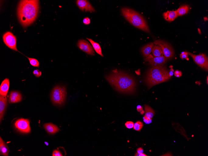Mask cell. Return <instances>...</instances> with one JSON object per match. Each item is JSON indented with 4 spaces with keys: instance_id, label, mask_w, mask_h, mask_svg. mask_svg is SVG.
Instances as JSON below:
<instances>
[{
    "instance_id": "cell-1",
    "label": "cell",
    "mask_w": 208,
    "mask_h": 156,
    "mask_svg": "<svg viewBox=\"0 0 208 156\" xmlns=\"http://www.w3.org/2000/svg\"><path fill=\"white\" fill-rule=\"evenodd\" d=\"M107 81L119 92L125 93H133L136 88V82L131 76L117 69L113 71L106 76Z\"/></svg>"
},
{
    "instance_id": "cell-2",
    "label": "cell",
    "mask_w": 208,
    "mask_h": 156,
    "mask_svg": "<svg viewBox=\"0 0 208 156\" xmlns=\"http://www.w3.org/2000/svg\"><path fill=\"white\" fill-rule=\"evenodd\" d=\"M38 1H22L18 9L19 21L23 26L26 27L34 22L39 10Z\"/></svg>"
},
{
    "instance_id": "cell-3",
    "label": "cell",
    "mask_w": 208,
    "mask_h": 156,
    "mask_svg": "<svg viewBox=\"0 0 208 156\" xmlns=\"http://www.w3.org/2000/svg\"><path fill=\"white\" fill-rule=\"evenodd\" d=\"M170 78L169 71L163 66L152 67L147 72L146 82L150 88L154 86L168 81Z\"/></svg>"
},
{
    "instance_id": "cell-4",
    "label": "cell",
    "mask_w": 208,
    "mask_h": 156,
    "mask_svg": "<svg viewBox=\"0 0 208 156\" xmlns=\"http://www.w3.org/2000/svg\"><path fill=\"white\" fill-rule=\"evenodd\" d=\"M121 12L124 18L134 27L147 33H150L147 22L138 13L126 7L122 8Z\"/></svg>"
},
{
    "instance_id": "cell-5",
    "label": "cell",
    "mask_w": 208,
    "mask_h": 156,
    "mask_svg": "<svg viewBox=\"0 0 208 156\" xmlns=\"http://www.w3.org/2000/svg\"><path fill=\"white\" fill-rule=\"evenodd\" d=\"M67 96L66 88L61 85H57L52 90L50 99L54 105L61 106L65 102Z\"/></svg>"
},
{
    "instance_id": "cell-6",
    "label": "cell",
    "mask_w": 208,
    "mask_h": 156,
    "mask_svg": "<svg viewBox=\"0 0 208 156\" xmlns=\"http://www.w3.org/2000/svg\"><path fill=\"white\" fill-rule=\"evenodd\" d=\"M154 43L161 47L164 56L166 59H170L173 57L174 54L173 49L167 42L160 40L155 41Z\"/></svg>"
},
{
    "instance_id": "cell-7",
    "label": "cell",
    "mask_w": 208,
    "mask_h": 156,
    "mask_svg": "<svg viewBox=\"0 0 208 156\" xmlns=\"http://www.w3.org/2000/svg\"><path fill=\"white\" fill-rule=\"evenodd\" d=\"M187 52L188 55L192 58L194 61L199 66L204 70L208 71V59L207 57L205 54H200L199 55H195L189 52Z\"/></svg>"
},
{
    "instance_id": "cell-8",
    "label": "cell",
    "mask_w": 208,
    "mask_h": 156,
    "mask_svg": "<svg viewBox=\"0 0 208 156\" xmlns=\"http://www.w3.org/2000/svg\"><path fill=\"white\" fill-rule=\"evenodd\" d=\"M3 41L5 45L9 48L18 51L17 48V39L10 32L6 33L3 36Z\"/></svg>"
},
{
    "instance_id": "cell-9",
    "label": "cell",
    "mask_w": 208,
    "mask_h": 156,
    "mask_svg": "<svg viewBox=\"0 0 208 156\" xmlns=\"http://www.w3.org/2000/svg\"><path fill=\"white\" fill-rule=\"evenodd\" d=\"M15 126L18 130L22 133H28L31 131L30 121L28 119H19L15 122Z\"/></svg>"
},
{
    "instance_id": "cell-10",
    "label": "cell",
    "mask_w": 208,
    "mask_h": 156,
    "mask_svg": "<svg viewBox=\"0 0 208 156\" xmlns=\"http://www.w3.org/2000/svg\"><path fill=\"white\" fill-rule=\"evenodd\" d=\"M145 61H148L150 65L152 67H154L163 66L167 62L168 59L164 56L154 57L150 54L145 59Z\"/></svg>"
},
{
    "instance_id": "cell-11",
    "label": "cell",
    "mask_w": 208,
    "mask_h": 156,
    "mask_svg": "<svg viewBox=\"0 0 208 156\" xmlns=\"http://www.w3.org/2000/svg\"><path fill=\"white\" fill-rule=\"evenodd\" d=\"M77 46L81 50L90 55H94L95 51L92 46L86 40H80L77 43Z\"/></svg>"
},
{
    "instance_id": "cell-12",
    "label": "cell",
    "mask_w": 208,
    "mask_h": 156,
    "mask_svg": "<svg viewBox=\"0 0 208 156\" xmlns=\"http://www.w3.org/2000/svg\"><path fill=\"white\" fill-rule=\"evenodd\" d=\"M76 4L77 6L83 11L92 12L95 11L93 7L86 0H77L76 1Z\"/></svg>"
},
{
    "instance_id": "cell-13",
    "label": "cell",
    "mask_w": 208,
    "mask_h": 156,
    "mask_svg": "<svg viewBox=\"0 0 208 156\" xmlns=\"http://www.w3.org/2000/svg\"><path fill=\"white\" fill-rule=\"evenodd\" d=\"M145 115L144 117V121L146 124H150L152 122V120L154 115V111L148 105L144 106Z\"/></svg>"
},
{
    "instance_id": "cell-14",
    "label": "cell",
    "mask_w": 208,
    "mask_h": 156,
    "mask_svg": "<svg viewBox=\"0 0 208 156\" xmlns=\"http://www.w3.org/2000/svg\"><path fill=\"white\" fill-rule=\"evenodd\" d=\"M8 105V99L6 96H0V120H2Z\"/></svg>"
},
{
    "instance_id": "cell-15",
    "label": "cell",
    "mask_w": 208,
    "mask_h": 156,
    "mask_svg": "<svg viewBox=\"0 0 208 156\" xmlns=\"http://www.w3.org/2000/svg\"><path fill=\"white\" fill-rule=\"evenodd\" d=\"M22 96L21 94L17 91H12L10 93L9 101V103H16L21 101Z\"/></svg>"
},
{
    "instance_id": "cell-16",
    "label": "cell",
    "mask_w": 208,
    "mask_h": 156,
    "mask_svg": "<svg viewBox=\"0 0 208 156\" xmlns=\"http://www.w3.org/2000/svg\"><path fill=\"white\" fill-rule=\"evenodd\" d=\"M9 87V81L6 78L2 82L0 87V94L1 95L6 96Z\"/></svg>"
},
{
    "instance_id": "cell-17",
    "label": "cell",
    "mask_w": 208,
    "mask_h": 156,
    "mask_svg": "<svg viewBox=\"0 0 208 156\" xmlns=\"http://www.w3.org/2000/svg\"><path fill=\"white\" fill-rule=\"evenodd\" d=\"M44 127L46 131L51 134H56L60 130L59 128L56 125L51 123L44 124Z\"/></svg>"
},
{
    "instance_id": "cell-18",
    "label": "cell",
    "mask_w": 208,
    "mask_h": 156,
    "mask_svg": "<svg viewBox=\"0 0 208 156\" xmlns=\"http://www.w3.org/2000/svg\"><path fill=\"white\" fill-rule=\"evenodd\" d=\"M163 16L165 20L169 22L174 21L178 17L176 11H168L164 13Z\"/></svg>"
},
{
    "instance_id": "cell-19",
    "label": "cell",
    "mask_w": 208,
    "mask_h": 156,
    "mask_svg": "<svg viewBox=\"0 0 208 156\" xmlns=\"http://www.w3.org/2000/svg\"><path fill=\"white\" fill-rule=\"evenodd\" d=\"M9 151L7 146L1 137H0V152L1 155L8 156Z\"/></svg>"
},
{
    "instance_id": "cell-20",
    "label": "cell",
    "mask_w": 208,
    "mask_h": 156,
    "mask_svg": "<svg viewBox=\"0 0 208 156\" xmlns=\"http://www.w3.org/2000/svg\"><path fill=\"white\" fill-rule=\"evenodd\" d=\"M154 46V43H151L145 45L142 48L141 52L144 57H147L150 55Z\"/></svg>"
},
{
    "instance_id": "cell-21",
    "label": "cell",
    "mask_w": 208,
    "mask_h": 156,
    "mask_svg": "<svg viewBox=\"0 0 208 156\" xmlns=\"http://www.w3.org/2000/svg\"><path fill=\"white\" fill-rule=\"evenodd\" d=\"M152 52L154 57L164 56L162 49L161 47L159 45L154 46L152 48Z\"/></svg>"
},
{
    "instance_id": "cell-22",
    "label": "cell",
    "mask_w": 208,
    "mask_h": 156,
    "mask_svg": "<svg viewBox=\"0 0 208 156\" xmlns=\"http://www.w3.org/2000/svg\"><path fill=\"white\" fill-rule=\"evenodd\" d=\"M87 39L92 44L93 48L96 52V53L101 57H103L102 53L101 48L99 44L94 42L92 39L87 38Z\"/></svg>"
},
{
    "instance_id": "cell-23",
    "label": "cell",
    "mask_w": 208,
    "mask_h": 156,
    "mask_svg": "<svg viewBox=\"0 0 208 156\" xmlns=\"http://www.w3.org/2000/svg\"><path fill=\"white\" fill-rule=\"evenodd\" d=\"M189 7L187 5H184L180 7L176 10L178 17L184 15L188 12L189 10Z\"/></svg>"
},
{
    "instance_id": "cell-24",
    "label": "cell",
    "mask_w": 208,
    "mask_h": 156,
    "mask_svg": "<svg viewBox=\"0 0 208 156\" xmlns=\"http://www.w3.org/2000/svg\"><path fill=\"white\" fill-rule=\"evenodd\" d=\"M144 124L143 123L140 121H138L134 124L133 129L135 130L140 132L141 131Z\"/></svg>"
},
{
    "instance_id": "cell-25",
    "label": "cell",
    "mask_w": 208,
    "mask_h": 156,
    "mask_svg": "<svg viewBox=\"0 0 208 156\" xmlns=\"http://www.w3.org/2000/svg\"><path fill=\"white\" fill-rule=\"evenodd\" d=\"M29 59L30 64L33 67L38 68L40 67V64L39 61L36 59L33 58L28 57Z\"/></svg>"
},
{
    "instance_id": "cell-26",
    "label": "cell",
    "mask_w": 208,
    "mask_h": 156,
    "mask_svg": "<svg viewBox=\"0 0 208 156\" xmlns=\"http://www.w3.org/2000/svg\"><path fill=\"white\" fill-rule=\"evenodd\" d=\"M134 123L131 121H128L125 123L126 127L128 129H131L133 127Z\"/></svg>"
},
{
    "instance_id": "cell-27",
    "label": "cell",
    "mask_w": 208,
    "mask_h": 156,
    "mask_svg": "<svg viewBox=\"0 0 208 156\" xmlns=\"http://www.w3.org/2000/svg\"><path fill=\"white\" fill-rule=\"evenodd\" d=\"M33 74L36 77H40L42 75L41 72L38 70H34L33 72Z\"/></svg>"
},
{
    "instance_id": "cell-28",
    "label": "cell",
    "mask_w": 208,
    "mask_h": 156,
    "mask_svg": "<svg viewBox=\"0 0 208 156\" xmlns=\"http://www.w3.org/2000/svg\"><path fill=\"white\" fill-rule=\"evenodd\" d=\"M53 156H63L61 153L59 151L54 150L52 154Z\"/></svg>"
},
{
    "instance_id": "cell-29",
    "label": "cell",
    "mask_w": 208,
    "mask_h": 156,
    "mask_svg": "<svg viewBox=\"0 0 208 156\" xmlns=\"http://www.w3.org/2000/svg\"><path fill=\"white\" fill-rule=\"evenodd\" d=\"M83 22L85 25H88L90 23V19L88 17L85 18L83 20Z\"/></svg>"
},
{
    "instance_id": "cell-30",
    "label": "cell",
    "mask_w": 208,
    "mask_h": 156,
    "mask_svg": "<svg viewBox=\"0 0 208 156\" xmlns=\"http://www.w3.org/2000/svg\"><path fill=\"white\" fill-rule=\"evenodd\" d=\"M137 110L142 114H144V111L143 110L142 107L140 106H138L137 107Z\"/></svg>"
},
{
    "instance_id": "cell-31",
    "label": "cell",
    "mask_w": 208,
    "mask_h": 156,
    "mask_svg": "<svg viewBox=\"0 0 208 156\" xmlns=\"http://www.w3.org/2000/svg\"><path fill=\"white\" fill-rule=\"evenodd\" d=\"M188 55L187 52H185V53L183 55H180V57L182 59H187L188 57Z\"/></svg>"
},
{
    "instance_id": "cell-32",
    "label": "cell",
    "mask_w": 208,
    "mask_h": 156,
    "mask_svg": "<svg viewBox=\"0 0 208 156\" xmlns=\"http://www.w3.org/2000/svg\"><path fill=\"white\" fill-rule=\"evenodd\" d=\"M174 74L175 76L179 77L182 75V73L180 71L177 70L175 71Z\"/></svg>"
},
{
    "instance_id": "cell-33",
    "label": "cell",
    "mask_w": 208,
    "mask_h": 156,
    "mask_svg": "<svg viewBox=\"0 0 208 156\" xmlns=\"http://www.w3.org/2000/svg\"><path fill=\"white\" fill-rule=\"evenodd\" d=\"M144 153V150L141 148H138L137 150V153L138 154H140Z\"/></svg>"
},
{
    "instance_id": "cell-34",
    "label": "cell",
    "mask_w": 208,
    "mask_h": 156,
    "mask_svg": "<svg viewBox=\"0 0 208 156\" xmlns=\"http://www.w3.org/2000/svg\"><path fill=\"white\" fill-rule=\"evenodd\" d=\"M135 156H147V155L144 154V153H141L140 154H138L137 153L135 154Z\"/></svg>"
},
{
    "instance_id": "cell-35",
    "label": "cell",
    "mask_w": 208,
    "mask_h": 156,
    "mask_svg": "<svg viewBox=\"0 0 208 156\" xmlns=\"http://www.w3.org/2000/svg\"><path fill=\"white\" fill-rule=\"evenodd\" d=\"M45 144L47 146H48V143L47 142H44Z\"/></svg>"
},
{
    "instance_id": "cell-36",
    "label": "cell",
    "mask_w": 208,
    "mask_h": 156,
    "mask_svg": "<svg viewBox=\"0 0 208 156\" xmlns=\"http://www.w3.org/2000/svg\"><path fill=\"white\" fill-rule=\"evenodd\" d=\"M185 53V52H182V53H181V54H180L181 55H183Z\"/></svg>"
},
{
    "instance_id": "cell-37",
    "label": "cell",
    "mask_w": 208,
    "mask_h": 156,
    "mask_svg": "<svg viewBox=\"0 0 208 156\" xmlns=\"http://www.w3.org/2000/svg\"><path fill=\"white\" fill-rule=\"evenodd\" d=\"M207 83L208 84V77H207Z\"/></svg>"
}]
</instances>
